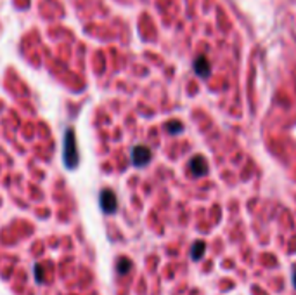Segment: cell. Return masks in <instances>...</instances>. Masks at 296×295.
Wrapping results in <instances>:
<instances>
[{
    "instance_id": "9c48e42d",
    "label": "cell",
    "mask_w": 296,
    "mask_h": 295,
    "mask_svg": "<svg viewBox=\"0 0 296 295\" xmlns=\"http://www.w3.org/2000/svg\"><path fill=\"white\" fill-rule=\"evenodd\" d=\"M293 283H295V287H296V271H295V275H293Z\"/></svg>"
},
{
    "instance_id": "5b68a950",
    "label": "cell",
    "mask_w": 296,
    "mask_h": 295,
    "mask_svg": "<svg viewBox=\"0 0 296 295\" xmlns=\"http://www.w3.org/2000/svg\"><path fill=\"white\" fill-rule=\"evenodd\" d=\"M209 70H211V68H209V63H208V59H206L205 56H199L196 61H194V72L201 76V78H208Z\"/></svg>"
},
{
    "instance_id": "7a4b0ae2",
    "label": "cell",
    "mask_w": 296,
    "mask_h": 295,
    "mask_svg": "<svg viewBox=\"0 0 296 295\" xmlns=\"http://www.w3.org/2000/svg\"><path fill=\"white\" fill-rule=\"evenodd\" d=\"M99 203H101V208H103L104 214H115L116 208H118V198H116L115 191L103 189L101 196H99Z\"/></svg>"
},
{
    "instance_id": "3957f363",
    "label": "cell",
    "mask_w": 296,
    "mask_h": 295,
    "mask_svg": "<svg viewBox=\"0 0 296 295\" xmlns=\"http://www.w3.org/2000/svg\"><path fill=\"white\" fill-rule=\"evenodd\" d=\"M151 162V149L146 146H135L132 149V164L135 167H146Z\"/></svg>"
},
{
    "instance_id": "6da1fadb",
    "label": "cell",
    "mask_w": 296,
    "mask_h": 295,
    "mask_svg": "<svg viewBox=\"0 0 296 295\" xmlns=\"http://www.w3.org/2000/svg\"><path fill=\"white\" fill-rule=\"evenodd\" d=\"M63 160L66 168L75 170L80 164V155H78V144H76V134L75 129L70 127L64 132V146H63Z\"/></svg>"
},
{
    "instance_id": "ba28073f",
    "label": "cell",
    "mask_w": 296,
    "mask_h": 295,
    "mask_svg": "<svg viewBox=\"0 0 296 295\" xmlns=\"http://www.w3.org/2000/svg\"><path fill=\"white\" fill-rule=\"evenodd\" d=\"M130 267H132V262H130V260L122 259V260H120V264H118V273H120V275H125V273L128 271Z\"/></svg>"
},
{
    "instance_id": "52a82bcc",
    "label": "cell",
    "mask_w": 296,
    "mask_h": 295,
    "mask_svg": "<svg viewBox=\"0 0 296 295\" xmlns=\"http://www.w3.org/2000/svg\"><path fill=\"white\" fill-rule=\"evenodd\" d=\"M166 130L170 132V134H180V132L184 130V127H182V124L178 120H172V122L166 124Z\"/></svg>"
},
{
    "instance_id": "277c9868",
    "label": "cell",
    "mask_w": 296,
    "mask_h": 295,
    "mask_svg": "<svg viewBox=\"0 0 296 295\" xmlns=\"http://www.w3.org/2000/svg\"><path fill=\"white\" fill-rule=\"evenodd\" d=\"M189 168H191V172H192V176L201 177V176H206V172H208V164H206V160L203 158V156H194V158L189 162Z\"/></svg>"
},
{
    "instance_id": "8992f818",
    "label": "cell",
    "mask_w": 296,
    "mask_h": 295,
    "mask_svg": "<svg viewBox=\"0 0 296 295\" xmlns=\"http://www.w3.org/2000/svg\"><path fill=\"white\" fill-rule=\"evenodd\" d=\"M205 241H196L192 247V252H191V256H192L194 260H199L201 259V256L205 254Z\"/></svg>"
}]
</instances>
